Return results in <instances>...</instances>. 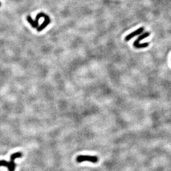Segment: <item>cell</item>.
<instances>
[{
  "label": "cell",
  "mask_w": 171,
  "mask_h": 171,
  "mask_svg": "<svg viewBox=\"0 0 171 171\" xmlns=\"http://www.w3.org/2000/svg\"><path fill=\"white\" fill-rule=\"evenodd\" d=\"M22 156V153L21 152H16L11 154L10 161L7 162L5 160H0V166H5L9 169V171H14L15 169L16 164L14 160L17 158H20Z\"/></svg>",
  "instance_id": "obj_1"
},
{
  "label": "cell",
  "mask_w": 171,
  "mask_h": 171,
  "mask_svg": "<svg viewBox=\"0 0 171 171\" xmlns=\"http://www.w3.org/2000/svg\"><path fill=\"white\" fill-rule=\"evenodd\" d=\"M149 33L148 32H146L144 33L141 34L140 36H139V37L137 38V39H136L134 43V45L137 48H146L148 47L149 45L148 43H144L140 44V42L141 40H142V39L148 37L149 36Z\"/></svg>",
  "instance_id": "obj_2"
},
{
  "label": "cell",
  "mask_w": 171,
  "mask_h": 171,
  "mask_svg": "<svg viewBox=\"0 0 171 171\" xmlns=\"http://www.w3.org/2000/svg\"><path fill=\"white\" fill-rule=\"evenodd\" d=\"M76 161L78 162H82L84 161H89V162L95 163L98 161V157L96 156H83L80 155L77 157Z\"/></svg>",
  "instance_id": "obj_3"
},
{
  "label": "cell",
  "mask_w": 171,
  "mask_h": 171,
  "mask_svg": "<svg viewBox=\"0 0 171 171\" xmlns=\"http://www.w3.org/2000/svg\"><path fill=\"white\" fill-rule=\"evenodd\" d=\"M44 15V14L43 13H40V14H38L37 16H36L35 21H33L32 19V18L31 17V16H28L27 19L28 22L29 23L31 24V26H32V27L33 28H36L38 26V21L39 19L40 18H43V16Z\"/></svg>",
  "instance_id": "obj_4"
},
{
  "label": "cell",
  "mask_w": 171,
  "mask_h": 171,
  "mask_svg": "<svg viewBox=\"0 0 171 171\" xmlns=\"http://www.w3.org/2000/svg\"><path fill=\"white\" fill-rule=\"evenodd\" d=\"M144 30V28L143 27H141V28H140L137 29V30L135 31L134 32H133L132 33H131L129 34V35H127V36H126L125 38V40L126 41L130 40L131 39H132V38L134 37L135 36H136L139 35V34H141V33L143 32V31Z\"/></svg>",
  "instance_id": "obj_5"
},
{
  "label": "cell",
  "mask_w": 171,
  "mask_h": 171,
  "mask_svg": "<svg viewBox=\"0 0 171 171\" xmlns=\"http://www.w3.org/2000/svg\"><path fill=\"white\" fill-rule=\"evenodd\" d=\"M43 18H44V21L43 23L41 24V25L39 26V27L37 28V31H42L43 29H44L45 28L47 27V26L48 25V24L50 23V20L49 17L47 15H46L45 14H44V15L43 16Z\"/></svg>",
  "instance_id": "obj_6"
},
{
  "label": "cell",
  "mask_w": 171,
  "mask_h": 171,
  "mask_svg": "<svg viewBox=\"0 0 171 171\" xmlns=\"http://www.w3.org/2000/svg\"><path fill=\"white\" fill-rule=\"evenodd\" d=\"M0 6H1V2H0Z\"/></svg>",
  "instance_id": "obj_7"
}]
</instances>
